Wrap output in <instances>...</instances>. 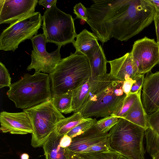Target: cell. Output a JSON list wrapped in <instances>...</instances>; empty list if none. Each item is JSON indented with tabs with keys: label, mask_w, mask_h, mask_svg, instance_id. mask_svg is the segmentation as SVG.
Here are the masks:
<instances>
[{
	"label": "cell",
	"mask_w": 159,
	"mask_h": 159,
	"mask_svg": "<svg viewBox=\"0 0 159 159\" xmlns=\"http://www.w3.org/2000/svg\"><path fill=\"white\" fill-rule=\"evenodd\" d=\"M70 159H78L76 158L74 156H73L71 157Z\"/></svg>",
	"instance_id": "cell-39"
},
{
	"label": "cell",
	"mask_w": 159,
	"mask_h": 159,
	"mask_svg": "<svg viewBox=\"0 0 159 159\" xmlns=\"http://www.w3.org/2000/svg\"><path fill=\"white\" fill-rule=\"evenodd\" d=\"M97 121L95 118H87L85 121L77 125L66 134L72 138L80 135L95 125Z\"/></svg>",
	"instance_id": "cell-25"
},
{
	"label": "cell",
	"mask_w": 159,
	"mask_h": 159,
	"mask_svg": "<svg viewBox=\"0 0 159 159\" xmlns=\"http://www.w3.org/2000/svg\"><path fill=\"white\" fill-rule=\"evenodd\" d=\"M141 90V89L139 91L138 98L132 106L122 118L143 128L146 130L149 127L148 114L142 102Z\"/></svg>",
	"instance_id": "cell-19"
},
{
	"label": "cell",
	"mask_w": 159,
	"mask_h": 159,
	"mask_svg": "<svg viewBox=\"0 0 159 159\" xmlns=\"http://www.w3.org/2000/svg\"><path fill=\"white\" fill-rule=\"evenodd\" d=\"M33 48L31 57V61L27 70L34 69L35 72L52 73L62 60L60 54L61 46L51 53H48L46 49V42L43 34H36L30 39Z\"/></svg>",
	"instance_id": "cell-10"
},
{
	"label": "cell",
	"mask_w": 159,
	"mask_h": 159,
	"mask_svg": "<svg viewBox=\"0 0 159 159\" xmlns=\"http://www.w3.org/2000/svg\"><path fill=\"white\" fill-rule=\"evenodd\" d=\"M119 159H131L129 157L124 156L121 154H120Z\"/></svg>",
	"instance_id": "cell-37"
},
{
	"label": "cell",
	"mask_w": 159,
	"mask_h": 159,
	"mask_svg": "<svg viewBox=\"0 0 159 159\" xmlns=\"http://www.w3.org/2000/svg\"><path fill=\"white\" fill-rule=\"evenodd\" d=\"M87 118H84L80 112L74 113L70 116L58 122L54 131L59 135H64L77 125L85 121Z\"/></svg>",
	"instance_id": "cell-22"
},
{
	"label": "cell",
	"mask_w": 159,
	"mask_h": 159,
	"mask_svg": "<svg viewBox=\"0 0 159 159\" xmlns=\"http://www.w3.org/2000/svg\"><path fill=\"white\" fill-rule=\"evenodd\" d=\"M72 138L65 134L61 138L60 144L61 147L66 148L70 146Z\"/></svg>",
	"instance_id": "cell-33"
},
{
	"label": "cell",
	"mask_w": 159,
	"mask_h": 159,
	"mask_svg": "<svg viewBox=\"0 0 159 159\" xmlns=\"http://www.w3.org/2000/svg\"><path fill=\"white\" fill-rule=\"evenodd\" d=\"M153 159H159V152L152 157Z\"/></svg>",
	"instance_id": "cell-38"
},
{
	"label": "cell",
	"mask_w": 159,
	"mask_h": 159,
	"mask_svg": "<svg viewBox=\"0 0 159 159\" xmlns=\"http://www.w3.org/2000/svg\"><path fill=\"white\" fill-rule=\"evenodd\" d=\"M73 11L77 18L86 21L87 19L86 8L82 3L80 2L76 4L74 7Z\"/></svg>",
	"instance_id": "cell-29"
},
{
	"label": "cell",
	"mask_w": 159,
	"mask_h": 159,
	"mask_svg": "<svg viewBox=\"0 0 159 159\" xmlns=\"http://www.w3.org/2000/svg\"><path fill=\"white\" fill-rule=\"evenodd\" d=\"M145 130L122 118L108 133L111 150L131 159H144L143 141Z\"/></svg>",
	"instance_id": "cell-5"
},
{
	"label": "cell",
	"mask_w": 159,
	"mask_h": 159,
	"mask_svg": "<svg viewBox=\"0 0 159 159\" xmlns=\"http://www.w3.org/2000/svg\"><path fill=\"white\" fill-rule=\"evenodd\" d=\"M42 20L40 13L35 12L11 24L0 35V49L14 51L20 43L37 34Z\"/></svg>",
	"instance_id": "cell-8"
},
{
	"label": "cell",
	"mask_w": 159,
	"mask_h": 159,
	"mask_svg": "<svg viewBox=\"0 0 159 159\" xmlns=\"http://www.w3.org/2000/svg\"><path fill=\"white\" fill-rule=\"evenodd\" d=\"M66 150L70 157L79 154L111 150L108 133L101 132L95 124L85 132L72 138L70 145Z\"/></svg>",
	"instance_id": "cell-9"
},
{
	"label": "cell",
	"mask_w": 159,
	"mask_h": 159,
	"mask_svg": "<svg viewBox=\"0 0 159 159\" xmlns=\"http://www.w3.org/2000/svg\"><path fill=\"white\" fill-rule=\"evenodd\" d=\"M29 155L26 153H24L21 155V159H29Z\"/></svg>",
	"instance_id": "cell-36"
},
{
	"label": "cell",
	"mask_w": 159,
	"mask_h": 159,
	"mask_svg": "<svg viewBox=\"0 0 159 159\" xmlns=\"http://www.w3.org/2000/svg\"><path fill=\"white\" fill-rule=\"evenodd\" d=\"M118 119L117 117L110 116L97 120L96 125L101 132L107 133L117 123Z\"/></svg>",
	"instance_id": "cell-27"
},
{
	"label": "cell",
	"mask_w": 159,
	"mask_h": 159,
	"mask_svg": "<svg viewBox=\"0 0 159 159\" xmlns=\"http://www.w3.org/2000/svg\"><path fill=\"white\" fill-rule=\"evenodd\" d=\"M42 17L43 34L46 43L61 47L74 41L77 34L74 19L59 9L56 3L46 10Z\"/></svg>",
	"instance_id": "cell-6"
},
{
	"label": "cell",
	"mask_w": 159,
	"mask_h": 159,
	"mask_svg": "<svg viewBox=\"0 0 159 159\" xmlns=\"http://www.w3.org/2000/svg\"><path fill=\"white\" fill-rule=\"evenodd\" d=\"M57 2V0H39L38 3L39 5L44 6L47 9L50 8Z\"/></svg>",
	"instance_id": "cell-34"
},
{
	"label": "cell",
	"mask_w": 159,
	"mask_h": 159,
	"mask_svg": "<svg viewBox=\"0 0 159 159\" xmlns=\"http://www.w3.org/2000/svg\"><path fill=\"white\" fill-rule=\"evenodd\" d=\"M124 81L117 80L109 73L90 78L87 102L80 112L84 118L105 117L117 112L126 96L122 89Z\"/></svg>",
	"instance_id": "cell-2"
},
{
	"label": "cell",
	"mask_w": 159,
	"mask_h": 159,
	"mask_svg": "<svg viewBox=\"0 0 159 159\" xmlns=\"http://www.w3.org/2000/svg\"><path fill=\"white\" fill-rule=\"evenodd\" d=\"M144 74L139 75L135 79V82L133 84L130 93H138L139 90L142 89L144 83Z\"/></svg>",
	"instance_id": "cell-30"
},
{
	"label": "cell",
	"mask_w": 159,
	"mask_h": 159,
	"mask_svg": "<svg viewBox=\"0 0 159 159\" xmlns=\"http://www.w3.org/2000/svg\"><path fill=\"white\" fill-rule=\"evenodd\" d=\"M86 8V22L103 45L112 38L127 41L151 24V10L143 0H94Z\"/></svg>",
	"instance_id": "cell-1"
},
{
	"label": "cell",
	"mask_w": 159,
	"mask_h": 159,
	"mask_svg": "<svg viewBox=\"0 0 159 159\" xmlns=\"http://www.w3.org/2000/svg\"><path fill=\"white\" fill-rule=\"evenodd\" d=\"M139 75L150 71L159 63V47L154 39L147 37L134 42L130 52Z\"/></svg>",
	"instance_id": "cell-11"
},
{
	"label": "cell",
	"mask_w": 159,
	"mask_h": 159,
	"mask_svg": "<svg viewBox=\"0 0 159 159\" xmlns=\"http://www.w3.org/2000/svg\"><path fill=\"white\" fill-rule=\"evenodd\" d=\"M148 1L155 7V9L159 8V0H148Z\"/></svg>",
	"instance_id": "cell-35"
},
{
	"label": "cell",
	"mask_w": 159,
	"mask_h": 159,
	"mask_svg": "<svg viewBox=\"0 0 159 159\" xmlns=\"http://www.w3.org/2000/svg\"><path fill=\"white\" fill-rule=\"evenodd\" d=\"M89 61L91 78L106 74L107 61L101 45H97L86 55Z\"/></svg>",
	"instance_id": "cell-17"
},
{
	"label": "cell",
	"mask_w": 159,
	"mask_h": 159,
	"mask_svg": "<svg viewBox=\"0 0 159 159\" xmlns=\"http://www.w3.org/2000/svg\"><path fill=\"white\" fill-rule=\"evenodd\" d=\"M148 128L145 131L146 149L152 157L159 152V108L148 115Z\"/></svg>",
	"instance_id": "cell-16"
},
{
	"label": "cell",
	"mask_w": 159,
	"mask_h": 159,
	"mask_svg": "<svg viewBox=\"0 0 159 159\" xmlns=\"http://www.w3.org/2000/svg\"><path fill=\"white\" fill-rule=\"evenodd\" d=\"M76 38V40L72 43L75 52L85 55L99 44L95 34L85 29L77 34Z\"/></svg>",
	"instance_id": "cell-20"
},
{
	"label": "cell",
	"mask_w": 159,
	"mask_h": 159,
	"mask_svg": "<svg viewBox=\"0 0 159 159\" xmlns=\"http://www.w3.org/2000/svg\"><path fill=\"white\" fill-rule=\"evenodd\" d=\"M90 78L73 90L72 109L74 113L80 112L87 102L90 88Z\"/></svg>",
	"instance_id": "cell-21"
},
{
	"label": "cell",
	"mask_w": 159,
	"mask_h": 159,
	"mask_svg": "<svg viewBox=\"0 0 159 159\" xmlns=\"http://www.w3.org/2000/svg\"><path fill=\"white\" fill-rule=\"evenodd\" d=\"M141 100L147 114L159 108V71L147 75L143 86Z\"/></svg>",
	"instance_id": "cell-14"
},
{
	"label": "cell",
	"mask_w": 159,
	"mask_h": 159,
	"mask_svg": "<svg viewBox=\"0 0 159 159\" xmlns=\"http://www.w3.org/2000/svg\"><path fill=\"white\" fill-rule=\"evenodd\" d=\"M138 92L135 93H130L126 96L124 102L119 109L111 116L117 117L119 118L122 117L129 111L138 97Z\"/></svg>",
	"instance_id": "cell-26"
},
{
	"label": "cell",
	"mask_w": 159,
	"mask_h": 159,
	"mask_svg": "<svg viewBox=\"0 0 159 159\" xmlns=\"http://www.w3.org/2000/svg\"><path fill=\"white\" fill-rule=\"evenodd\" d=\"M29 117L32 125L31 145L36 148L42 146L55 130L61 120L65 118L54 106L52 100L23 110Z\"/></svg>",
	"instance_id": "cell-7"
},
{
	"label": "cell",
	"mask_w": 159,
	"mask_h": 159,
	"mask_svg": "<svg viewBox=\"0 0 159 159\" xmlns=\"http://www.w3.org/2000/svg\"><path fill=\"white\" fill-rule=\"evenodd\" d=\"M0 122V130L3 133L25 134L33 132L31 120L27 114L23 111L18 113L1 112Z\"/></svg>",
	"instance_id": "cell-13"
},
{
	"label": "cell",
	"mask_w": 159,
	"mask_h": 159,
	"mask_svg": "<svg viewBox=\"0 0 159 159\" xmlns=\"http://www.w3.org/2000/svg\"><path fill=\"white\" fill-rule=\"evenodd\" d=\"M52 97L72 90L91 77L87 57L75 52L62 60L49 74Z\"/></svg>",
	"instance_id": "cell-3"
},
{
	"label": "cell",
	"mask_w": 159,
	"mask_h": 159,
	"mask_svg": "<svg viewBox=\"0 0 159 159\" xmlns=\"http://www.w3.org/2000/svg\"><path fill=\"white\" fill-rule=\"evenodd\" d=\"M158 46H159V45H158Z\"/></svg>",
	"instance_id": "cell-40"
},
{
	"label": "cell",
	"mask_w": 159,
	"mask_h": 159,
	"mask_svg": "<svg viewBox=\"0 0 159 159\" xmlns=\"http://www.w3.org/2000/svg\"><path fill=\"white\" fill-rule=\"evenodd\" d=\"M153 21L155 26L157 42L159 45V8L156 9V13Z\"/></svg>",
	"instance_id": "cell-32"
},
{
	"label": "cell",
	"mask_w": 159,
	"mask_h": 159,
	"mask_svg": "<svg viewBox=\"0 0 159 159\" xmlns=\"http://www.w3.org/2000/svg\"><path fill=\"white\" fill-rule=\"evenodd\" d=\"M9 88L7 94L17 108H28L52 98L49 75L40 72L25 74Z\"/></svg>",
	"instance_id": "cell-4"
},
{
	"label": "cell",
	"mask_w": 159,
	"mask_h": 159,
	"mask_svg": "<svg viewBox=\"0 0 159 159\" xmlns=\"http://www.w3.org/2000/svg\"><path fill=\"white\" fill-rule=\"evenodd\" d=\"M120 154L111 150L106 151L79 154L73 156L78 159H119Z\"/></svg>",
	"instance_id": "cell-24"
},
{
	"label": "cell",
	"mask_w": 159,
	"mask_h": 159,
	"mask_svg": "<svg viewBox=\"0 0 159 159\" xmlns=\"http://www.w3.org/2000/svg\"><path fill=\"white\" fill-rule=\"evenodd\" d=\"M38 0H0V24H11L35 12Z\"/></svg>",
	"instance_id": "cell-12"
},
{
	"label": "cell",
	"mask_w": 159,
	"mask_h": 159,
	"mask_svg": "<svg viewBox=\"0 0 159 159\" xmlns=\"http://www.w3.org/2000/svg\"><path fill=\"white\" fill-rule=\"evenodd\" d=\"M63 135L54 131L43 145L46 159H70L66 148L60 146V140Z\"/></svg>",
	"instance_id": "cell-18"
},
{
	"label": "cell",
	"mask_w": 159,
	"mask_h": 159,
	"mask_svg": "<svg viewBox=\"0 0 159 159\" xmlns=\"http://www.w3.org/2000/svg\"><path fill=\"white\" fill-rule=\"evenodd\" d=\"M107 62L110 66V74L117 80L124 81L126 77H129L134 80L139 75L130 52Z\"/></svg>",
	"instance_id": "cell-15"
},
{
	"label": "cell",
	"mask_w": 159,
	"mask_h": 159,
	"mask_svg": "<svg viewBox=\"0 0 159 159\" xmlns=\"http://www.w3.org/2000/svg\"><path fill=\"white\" fill-rule=\"evenodd\" d=\"M135 81L130 77H127L123 81L122 89L126 96L130 93L132 85Z\"/></svg>",
	"instance_id": "cell-31"
},
{
	"label": "cell",
	"mask_w": 159,
	"mask_h": 159,
	"mask_svg": "<svg viewBox=\"0 0 159 159\" xmlns=\"http://www.w3.org/2000/svg\"><path fill=\"white\" fill-rule=\"evenodd\" d=\"M11 78L5 65L0 62V88L5 87H10Z\"/></svg>",
	"instance_id": "cell-28"
},
{
	"label": "cell",
	"mask_w": 159,
	"mask_h": 159,
	"mask_svg": "<svg viewBox=\"0 0 159 159\" xmlns=\"http://www.w3.org/2000/svg\"><path fill=\"white\" fill-rule=\"evenodd\" d=\"M73 90H70L61 94L52 97L53 104L61 113L65 114L73 112L72 109V96Z\"/></svg>",
	"instance_id": "cell-23"
}]
</instances>
